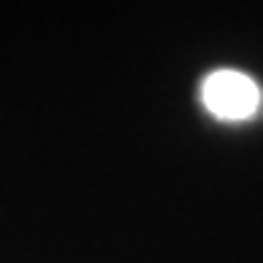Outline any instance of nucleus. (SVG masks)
<instances>
[{"instance_id": "f257e3e1", "label": "nucleus", "mask_w": 263, "mask_h": 263, "mask_svg": "<svg viewBox=\"0 0 263 263\" xmlns=\"http://www.w3.org/2000/svg\"><path fill=\"white\" fill-rule=\"evenodd\" d=\"M201 102L220 121H245L258 113L260 89L239 70H215L201 83Z\"/></svg>"}]
</instances>
